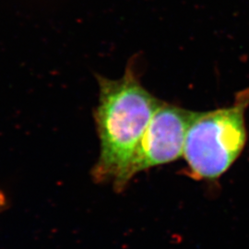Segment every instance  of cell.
<instances>
[{
  "instance_id": "2",
  "label": "cell",
  "mask_w": 249,
  "mask_h": 249,
  "mask_svg": "<svg viewBox=\"0 0 249 249\" xmlns=\"http://www.w3.org/2000/svg\"><path fill=\"white\" fill-rule=\"evenodd\" d=\"M249 106L248 89L236 95L231 107L196 112L183 153L189 178L213 182L230 169L248 141L245 113Z\"/></svg>"
},
{
  "instance_id": "4",
  "label": "cell",
  "mask_w": 249,
  "mask_h": 249,
  "mask_svg": "<svg viewBox=\"0 0 249 249\" xmlns=\"http://www.w3.org/2000/svg\"><path fill=\"white\" fill-rule=\"evenodd\" d=\"M7 206V198L5 194L0 190V212H2Z\"/></svg>"
},
{
  "instance_id": "1",
  "label": "cell",
  "mask_w": 249,
  "mask_h": 249,
  "mask_svg": "<svg viewBox=\"0 0 249 249\" xmlns=\"http://www.w3.org/2000/svg\"><path fill=\"white\" fill-rule=\"evenodd\" d=\"M99 102L93 111L100 154L91 170L95 183H112L117 192L128 185L134 155L160 100L142 85L132 66L123 77L111 80L96 76Z\"/></svg>"
},
{
  "instance_id": "3",
  "label": "cell",
  "mask_w": 249,
  "mask_h": 249,
  "mask_svg": "<svg viewBox=\"0 0 249 249\" xmlns=\"http://www.w3.org/2000/svg\"><path fill=\"white\" fill-rule=\"evenodd\" d=\"M196 112L160 102L148 124L128 171V182L143 171L183 156L187 130Z\"/></svg>"
}]
</instances>
